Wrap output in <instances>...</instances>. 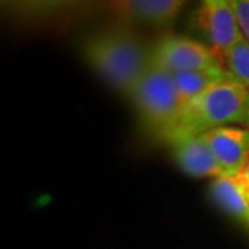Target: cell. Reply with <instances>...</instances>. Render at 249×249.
<instances>
[{
  "mask_svg": "<svg viewBox=\"0 0 249 249\" xmlns=\"http://www.w3.org/2000/svg\"><path fill=\"white\" fill-rule=\"evenodd\" d=\"M82 53L109 86L129 98L151 65L150 52L124 28H109L90 35L82 45Z\"/></svg>",
  "mask_w": 249,
  "mask_h": 249,
  "instance_id": "cell-1",
  "label": "cell"
},
{
  "mask_svg": "<svg viewBox=\"0 0 249 249\" xmlns=\"http://www.w3.org/2000/svg\"><path fill=\"white\" fill-rule=\"evenodd\" d=\"M249 90L237 80H227L187 101L178 119L162 137L170 142L237 124L247 127Z\"/></svg>",
  "mask_w": 249,
  "mask_h": 249,
  "instance_id": "cell-2",
  "label": "cell"
},
{
  "mask_svg": "<svg viewBox=\"0 0 249 249\" xmlns=\"http://www.w3.org/2000/svg\"><path fill=\"white\" fill-rule=\"evenodd\" d=\"M130 100L137 108L142 122L160 139L175 124L184 106L173 73L152 64L136 86Z\"/></svg>",
  "mask_w": 249,
  "mask_h": 249,
  "instance_id": "cell-3",
  "label": "cell"
},
{
  "mask_svg": "<svg viewBox=\"0 0 249 249\" xmlns=\"http://www.w3.org/2000/svg\"><path fill=\"white\" fill-rule=\"evenodd\" d=\"M196 29L222 65L229 52L245 39L237 21L231 0H205L194 17Z\"/></svg>",
  "mask_w": 249,
  "mask_h": 249,
  "instance_id": "cell-4",
  "label": "cell"
},
{
  "mask_svg": "<svg viewBox=\"0 0 249 249\" xmlns=\"http://www.w3.org/2000/svg\"><path fill=\"white\" fill-rule=\"evenodd\" d=\"M150 62L170 73L199 71L220 65L212 50L187 36H166L150 52Z\"/></svg>",
  "mask_w": 249,
  "mask_h": 249,
  "instance_id": "cell-5",
  "label": "cell"
},
{
  "mask_svg": "<svg viewBox=\"0 0 249 249\" xmlns=\"http://www.w3.org/2000/svg\"><path fill=\"white\" fill-rule=\"evenodd\" d=\"M224 176H234L249 158V129L224 126L204 133Z\"/></svg>",
  "mask_w": 249,
  "mask_h": 249,
  "instance_id": "cell-6",
  "label": "cell"
},
{
  "mask_svg": "<svg viewBox=\"0 0 249 249\" xmlns=\"http://www.w3.org/2000/svg\"><path fill=\"white\" fill-rule=\"evenodd\" d=\"M170 145L178 168L188 176L223 178L222 168L204 134L184 137L170 142Z\"/></svg>",
  "mask_w": 249,
  "mask_h": 249,
  "instance_id": "cell-7",
  "label": "cell"
},
{
  "mask_svg": "<svg viewBox=\"0 0 249 249\" xmlns=\"http://www.w3.org/2000/svg\"><path fill=\"white\" fill-rule=\"evenodd\" d=\"M211 196L226 213L249 227V158L237 175L214 178Z\"/></svg>",
  "mask_w": 249,
  "mask_h": 249,
  "instance_id": "cell-8",
  "label": "cell"
},
{
  "mask_svg": "<svg viewBox=\"0 0 249 249\" xmlns=\"http://www.w3.org/2000/svg\"><path fill=\"white\" fill-rule=\"evenodd\" d=\"M183 4L181 0H124L109 3V10L124 21L162 27L176 18Z\"/></svg>",
  "mask_w": 249,
  "mask_h": 249,
  "instance_id": "cell-9",
  "label": "cell"
},
{
  "mask_svg": "<svg viewBox=\"0 0 249 249\" xmlns=\"http://www.w3.org/2000/svg\"><path fill=\"white\" fill-rule=\"evenodd\" d=\"M173 78L176 82V88H178L183 104L205 93L206 90L212 89L219 83L227 82V80H235L222 64L208 68V70L178 72V73H173Z\"/></svg>",
  "mask_w": 249,
  "mask_h": 249,
  "instance_id": "cell-10",
  "label": "cell"
},
{
  "mask_svg": "<svg viewBox=\"0 0 249 249\" xmlns=\"http://www.w3.org/2000/svg\"><path fill=\"white\" fill-rule=\"evenodd\" d=\"M224 67L234 79L249 89V42L247 39H242L229 52Z\"/></svg>",
  "mask_w": 249,
  "mask_h": 249,
  "instance_id": "cell-11",
  "label": "cell"
},
{
  "mask_svg": "<svg viewBox=\"0 0 249 249\" xmlns=\"http://www.w3.org/2000/svg\"><path fill=\"white\" fill-rule=\"evenodd\" d=\"M244 37L249 42V0H231Z\"/></svg>",
  "mask_w": 249,
  "mask_h": 249,
  "instance_id": "cell-12",
  "label": "cell"
},
{
  "mask_svg": "<svg viewBox=\"0 0 249 249\" xmlns=\"http://www.w3.org/2000/svg\"><path fill=\"white\" fill-rule=\"evenodd\" d=\"M247 129H249V106H248V122H247Z\"/></svg>",
  "mask_w": 249,
  "mask_h": 249,
  "instance_id": "cell-13",
  "label": "cell"
}]
</instances>
